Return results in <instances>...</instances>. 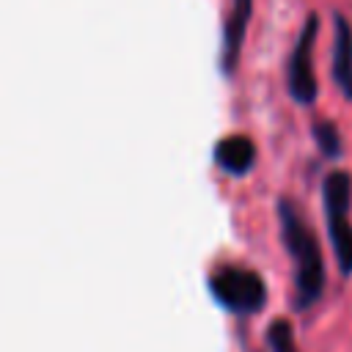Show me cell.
<instances>
[{
	"label": "cell",
	"instance_id": "8",
	"mask_svg": "<svg viewBox=\"0 0 352 352\" xmlns=\"http://www.w3.org/2000/svg\"><path fill=\"white\" fill-rule=\"evenodd\" d=\"M327 231L341 272H352V226L346 214H327Z\"/></svg>",
	"mask_w": 352,
	"mask_h": 352
},
{
	"label": "cell",
	"instance_id": "6",
	"mask_svg": "<svg viewBox=\"0 0 352 352\" xmlns=\"http://www.w3.org/2000/svg\"><path fill=\"white\" fill-rule=\"evenodd\" d=\"M250 8H253V0H234L231 3V14H228L226 28H223V72L226 74H231L234 66H236L242 38H245V28H248V19H250Z\"/></svg>",
	"mask_w": 352,
	"mask_h": 352
},
{
	"label": "cell",
	"instance_id": "1",
	"mask_svg": "<svg viewBox=\"0 0 352 352\" xmlns=\"http://www.w3.org/2000/svg\"><path fill=\"white\" fill-rule=\"evenodd\" d=\"M278 214H280V228H283V242L289 248V253L297 261V272H294V283H297V308H308L311 302H316L322 297L324 289V261H322V250L316 236L311 234V228L302 223V217L297 214V209L289 201L278 204Z\"/></svg>",
	"mask_w": 352,
	"mask_h": 352
},
{
	"label": "cell",
	"instance_id": "10",
	"mask_svg": "<svg viewBox=\"0 0 352 352\" xmlns=\"http://www.w3.org/2000/svg\"><path fill=\"white\" fill-rule=\"evenodd\" d=\"M314 138H316L324 157H338L341 154V135L330 121H316L314 124Z\"/></svg>",
	"mask_w": 352,
	"mask_h": 352
},
{
	"label": "cell",
	"instance_id": "2",
	"mask_svg": "<svg viewBox=\"0 0 352 352\" xmlns=\"http://www.w3.org/2000/svg\"><path fill=\"white\" fill-rule=\"evenodd\" d=\"M209 292L212 297L234 314H256L267 302L264 280L245 267L236 264H220L209 275Z\"/></svg>",
	"mask_w": 352,
	"mask_h": 352
},
{
	"label": "cell",
	"instance_id": "9",
	"mask_svg": "<svg viewBox=\"0 0 352 352\" xmlns=\"http://www.w3.org/2000/svg\"><path fill=\"white\" fill-rule=\"evenodd\" d=\"M267 341H270V349L272 352H297L294 346V333H292V324L286 319H275L267 330Z\"/></svg>",
	"mask_w": 352,
	"mask_h": 352
},
{
	"label": "cell",
	"instance_id": "3",
	"mask_svg": "<svg viewBox=\"0 0 352 352\" xmlns=\"http://www.w3.org/2000/svg\"><path fill=\"white\" fill-rule=\"evenodd\" d=\"M316 30H319V16L311 14L297 44H294V52L289 58V94L300 104H311L319 94V85H316V77L311 69V50H314Z\"/></svg>",
	"mask_w": 352,
	"mask_h": 352
},
{
	"label": "cell",
	"instance_id": "5",
	"mask_svg": "<svg viewBox=\"0 0 352 352\" xmlns=\"http://www.w3.org/2000/svg\"><path fill=\"white\" fill-rule=\"evenodd\" d=\"M214 162L231 176H245L256 162V146L245 135H228V138L217 140Z\"/></svg>",
	"mask_w": 352,
	"mask_h": 352
},
{
	"label": "cell",
	"instance_id": "7",
	"mask_svg": "<svg viewBox=\"0 0 352 352\" xmlns=\"http://www.w3.org/2000/svg\"><path fill=\"white\" fill-rule=\"evenodd\" d=\"M322 195H324V212L327 214H346L349 198H352L349 173H344V170L327 173L324 176V184H322Z\"/></svg>",
	"mask_w": 352,
	"mask_h": 352
},
{
	"label": "cell",
	"instance_id": "4",
	"mask_svg": "<svg viewBox=\"0 0 352 352\" xmlns=\"http://www.w3.org/2000/svg\"><path fill=\"white\" fill-rule=\"evenodd\" d=\"M333 80L341 88V94L352 99V28L341 14L333 16Z\"/></svg>",
	"mask_w": 352,
	"mask_h": 352
}]
</instances>
